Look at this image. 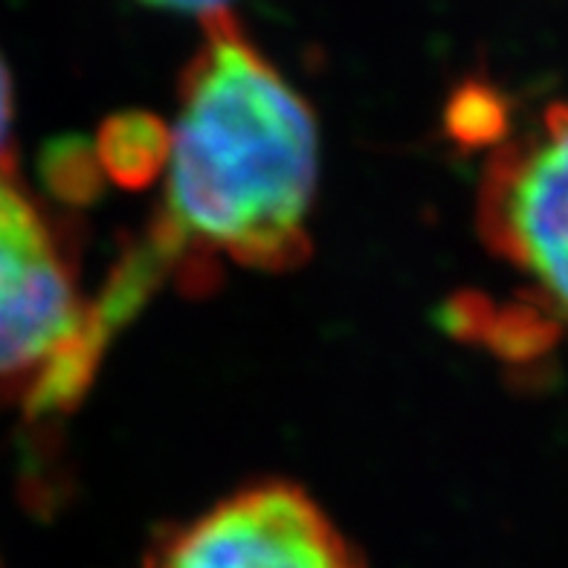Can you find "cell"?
<instances>
[{"mask_svg":"<svg viewBox=\"0 0 568 568\" xmlns=\"http://www.w3.org/2000/svg\"><path fill=\"white\" fill-rule=\"evenodd\" d=\"M172 151V128L154 113H116L102 125L97 158L102 174L128 189L149 186L165 172Z\"/></svg>","mask_w":568,"mask_h":568,"instance_id":"5b68a950","label":"cell"},{"mask_svg":"<svg viewBox=\"0 0 568 568\" xmlns=\"http://www.w3.org/2000/svg\"><path fill=\"white\" fill-rule=\"evenodd\" d=\"M47 169H50V186L61 197H68L70 203H84L90 197H97L99 186L105 180L97 149L90 151L82 142H61V145H55L50 160H47Z\"/></svg>","mask_w":568,"mask_h":568,"instance_id":"52a82bcc","label":"cell"},{"mask_svg":"<svg viewBox=\"0 0 568 568\" xmlns=\"http://www.w3.org/2000/svg\"><path fill=\"white\" fill-rule=\"evenodd\" d=\"M320 134L305 99L250 41L230 9L203 18L180 79L165 203L151 235L201 276L206 255L267 273L311 253Z\"/></svg>","mask_w":568,"mask_h":568,"instance_id":"6da1fadb","label":"cell"},{"mask_svg":"<svg viewBox=\"0 0 568 568\" xmlns=\"http://www.w3.org/2000/svg\"><path fill=\"white\" fill-rule=\"evenodd\" d=\"M145 568H366V562L302 487L262 481L169 528Z\"/></svg>","mask_w":568,"mask_h":568,"instance_id":"277c9868","label":"cell"},{"mask_svg":"<svg viewBox=\"0 0 568 568\" xmlns=\"http://www.w3.org/2000/svg\"><path fill=\"white\" fill-rule=\"evenodd\" d=\"M479 232L531 282V305L568 328V102L501 142L479 192Z\"/></svg>","mask_w":568,"mask_h":568,"instance_id":"7a4b0ae2","label":"cell"},{"mask_svg":"<svg viewBox=\"0 0 568 568\" xmlns=\"http://www.w3.org/2000/svg\"><path fill=\"white\" fill-rule=\"evenodd\" d=\"M145 7L165 9V12H186V16H215V12H224L230 0H140Z\"/></svg>","mask_w":568,"mask_h":568,"instance_id":"9c48e42d","label":"cell"},{"mask_svg":"<svg viewBox=\"0 0 568 568\" xmlns=\"http://www.w3.org/2000/svg\"><path fill=\"white\" fill-rule=\"evenodd\" d=\"M449 134L464 145H485L508 131V108L494 88L467 84L453 97L447 113Z\"/></svg>","mask_w":568,"mask_h":568,"instance_id":"8992f818","label":"cell"},{"mask_svg":"<svg viewBox=\"0 0 568 568\" xmlns=\"http://www.w3.org/2000/svg\"><path fill=\"white\" fill-rule=\"evenodd\" d=\"M0 172H12V82L0 59Z\"/></svg>","mask_w":568,"mask_h":568,"instance_id":"ba28073f","label":"cell"},{"mask_svg":"<svg viewBox=\"0 0 568 568\" xmlns=\"http://www.w3.org/2000/svg\"><path fill=\"white\" fill-rule=\"evenodd\" d=\"M73 255L53 217L0 172V404L30 400L84 320Z\"/></svg>","mask_w":568,"mask_h":568,"instance_id":"3957f363","label":"cell"}]
</instances>
